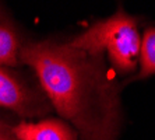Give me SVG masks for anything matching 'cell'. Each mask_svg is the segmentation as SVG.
<instances>
[{"label":"cell","mask_w":155,"mask_h":140,"mask_svg":"<svg viewBox=\"0 0 155 140\" xmlns=\"http://www.w3.org/2000/svg\"><path fill=\"white\" fill-rule=\"evenodd\" d=\"M20 63L34 70L52 108L78 140H117L122 86L104 55H90L67 41H28L20 50Z\"/></svg>","instance_id":"6da1fadb"},{"label":"cell","mask_w":155,"mask_h":140,"mask_svg":"<svg viewBox=\"0 0 155 140\" xmlns=\"http://www.w3.org/2000/svg\"><path fill=\"white\" fill-rule=\"evenodd\" d=\"M67 42L90 55H104L116 74L137 73L141 50L138 18L119 9Z\"/></svg>","instance_id":"7a4b0ae2"},{"label":"cell","mask_w":155,"mask_h":140,"mask_svg":"<svg viewBox=\"0 0 155 140\" xmlns=\"http://www.w3.org/2000/svg\"><path fill=\"white\" fill-rule=\"evenodd\" d=\"M0 108L22 119H43L53 109L39 84L34 86L6 66H0Z\"/></svg>","instance_id":"3957f363"},{"label":"cell","mask_w":155,"mask_h":140,"mask_svg":"<svg viewBox=\"0 0 155 140\" xmlns=\"http://www.w3.org/2000/svg\"><path fill=\"white\" fill-rule=\"evenodd\" d=\"M20 140H78V135L67 122L58 118L21 121L13 126Z\"/></svg>","instance_id":"277c9868"},{"label":"cell","mask_w":155,"mask_h":140,"mask_svg":"<svg viewBox=\"0 0 155 140\" xmlns=\"http://www.w3.org/2000/svg\"><path fill=\"white\" fill-rule=\"evenodd\" d=\"M22 39L10 15L0 6V66L15 67L20 63Z\"/></svg>","instance_id":"5b68a950"},{"label":"cell","mask_w":155,"mask_h":140,"mask_svg":"<svg viewBox=\"0 0 155 140\" xmlns=\"http://www.w3.org/2000/svg\"><path fill=\"white\" fill-rule=\"evenodd\" d=\"M151 76H155V27H148L141 36L138 70L131 81L144 80Z\"/></svg>","instance_id":"8992f818"},{"label":"cell","mask_w":155,"mask_h":140,"mask_svg":"<svg viewBox=\"0 0 155 140\" xmlns=\"http://www.w3.org/2000/svg\"><path fill=\"white\" fill-rule=\"evenodd\" d=\"M0 140H20V139L13 132V126H8L0 121Z\"/></svg>","instance_id":"52a82bcc"}]
</instances>
